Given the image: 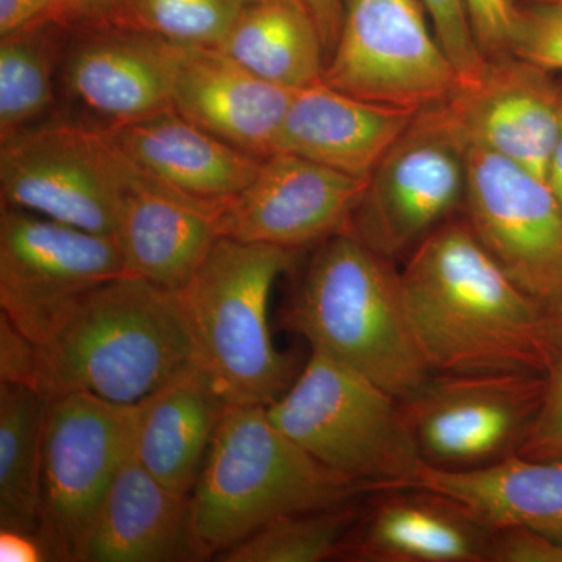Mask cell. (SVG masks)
<instances>
[{"label": "cell", "mask_w": 562, "mask_h": 562, "mask_svg": "<svg viewBox=\"0 0 562 562\" xmlns=\"http://www.w3.org/2000/svg\"><path fill=\"white\" fill-rule=\"evenodd\" d=\"M38 346L0 314V382L36 387Z\"/></svg>", "instance_id": "e575fe53"}, {"label": "cell", "mask_w": 562, "mask_h": 562, "mask_svg": "<svg viewBox=\"0 0 562 562\" xmlns=\"http://www.w3.org/2000/svg\"><path fill=\"white\" fill-rule=\"evenodd\" d=\"M135 405L87 392L49 398L38 538L49 561L80 562L114 476L133 449Z\"/></svg>", "instance_id": "9c48e42d"}, {"label": "cell", "mask_w": 562, "mask_h": 562, "mask_svg": "<svg viewBox=\"0 0 562 562\" xmlns=\"http://www.w3.org/2000/svg\"><path fill=\"white\" fill-rule=\"evenodd\" d=\"M543 392L546 373H431L401 409L425 465L472 471L519 453Z\"/></svg>", "instance_id": "30bf717a"}, {"label": "cell", "mask_w": 562, "mask_h": 562, "mask_svg": "<svg viewBox=\"0 0 562 562\" xmlns=\"http://www.w3.org/2000/svg\"><path fill=\"white\" fill-rule=\"evenodd\" d=\"M299 2L308 10L316 22L328 61L341 33L347 0H299Z\"/></svg>", "instance_id": "8d00e7d4"}, {"label": "cell", "mask_w": 562, "mask_h": 562, "mask_svg": "<svg viewBox=\"0 0 562 562\" xmlns=\"http://www.w3.org/2000/svg\"><path fill=\"white\" fill-rule=\"evenodd\" d=\"M102 132L147 176L206 201H227L241 192L262 162L173 109Z\"/></svg>", "instance_id": "603a6c76"}, {"label": "cell", "mask_w": 562, "mask_h": 562, "mask_svg": "<svg viewBox=\"0 0 562 562\" xmlns=\"http://www.w3.org/2000/svg\"><path fill=\"white\" fill-rule=\"evenodd\" d=\"M187 46L131 25L77 32L63 52L66 99L99 131L171 110Z\"/></svg>", "instance_id": "5bb4252c"}, {"label": "cell", "mask_w": 562, "mask_h": 562, "mask_svg": "<svg viewBox=\"0 0 562 562\" xmlns=\"http://www.w3.org/2000/svg\"><path fill=\"white\" fill-rule=\"evenodd\" d=\"M519 454L531 460L562 461V346H554L546 371V392Z\"/></svg>", "instance_id": "1f68e13d"}, {"label": "cell", "mask_w": 562, "mask_h": 562, "mask_svg": "<svg viewBox=\"0 0 562 562\" xmlns=\"http://www.w3.org/2000/svg\"><path fill=\"white\" fill-rule=\"evenodd\" d=\"M468 144L442 103L420 110L376 165L346 232L395 261L462 211Z\"/></svg>", "instance_id": "ba28073f"}, {"label": "cell", "mask_w": 562, "mask_h": 562, "mask_svg": "<svg viewBox=\"0 0 562 562\" xmlns=\"http://www.w3.org/2000/svg\"><path fill=\"white\" fill-rule=\"evenodd\" d=\"M228 403L192 360L135 403L133 452L169 490L190 497Z\"/></svg>", "instance_id": "44dd1931"}, {"label": "cell", "mask_w": 562, "mask_h": 562, "mask_svg": "<svg viewBox=\"0 0 562 562\" xmlns=\"http://www.w3.org/2000/svg\"><path fill=\"white\" fill-rule=\"evenodd\" d=\"M54 0H0V35L44 21Z\"/></svg>", "instance_id": "74e56055"}, {"label": "cell", "mask_w": 562, "mask_h": 562, "mask_svg": "<svg viewBox=\"0 0 562 562\" xmlns=\"http://www.w3.org/2000/svg\"><path fill=\"white\" fill-rule=\"evenodd\" d=\"M419 111L364 101L319 80L292 94L273 154L368 180Z\"/></svg>", "instance_id": "d6986e66"}, {"label": "cell", "mask_w": 562, "mask_h": 562, "mask_svg": "<svg viewBox=\"0 0 562 562\" xmlns=\"http://www.w3.org/2000/svg\"><path fill=\"white\" fill-rule=\"evenodd\" d=\"M268 414L314 460L368 483L372 492L403 482L424 465L401 401L321 351L312 350Z\"/></svg>", "instance_id": "8992f818"}, {"label": "cell", "mask_w": 562, "mask_h": 562, "mask_svg": "<svg viewBox=\"0 0 562 562\" xmlns=\"http://www.w3.org/2000/svg\"><path fill=\"white\" fill-rule=\"evenodd\" d=\"M243 10L236 0H127L121 25L180 46L220 49Z\"/></svg>", "instance_id": "f1b7e54d"}, {"label": "cell", "mask_w": 562, "mask_h": 562, "mask_svg": "<svg viewBox=\"0 0 562 562\" xmlns=\"http://www.w3.org/2000/svg\"><path fill=\"white\" fill-rule=\"evenodd\" d=\"M66 32L52 21L2 35L0 41V139L46 121L55 109V77Z\"/></svg>", "instance_id": "4316f807"}, {"label": "cell", "mask_w": 562, "mask_h": 562, "mask_svg": "<svg viewBox=\"0 0 562 562\" xmlns=\"http://www.w3.org/2000/svg\"><path fill=\"white\" fill-rule=\"evenodd\" d=\"M339 547L353 562H487L490 525L464 503L427 487L373 491Z\"/></svg>", "instance_id": "e0dca14e"}, {"label": "cell", "mask_w": 562, "mask_h": 562, "mask_svg": "<svg viewBox=\"0 0 562 562\" xmlns=\"http://www.w3.org/2000/svg\"><path fill=\"white\" fill-rule=\"evenodd\" d=\"M198 560L190 532V497L158 482L127 454L103 498L80 562Z\"/></svg>", "instance_id": "7402d4cb"}, {"label": "cell", "mask_w": 562, "mask_h": 562, "mask_svg": "<svg viewBox=\"0 0 562 562\" xmlns=\"http://www.w3.org/2000/svg\"><path fill=\"white\" fill-rule=\"evenodd\" d=\"M220 50L260 79L291 91L322 80L327 66L319 29L299 0L244 7Z\"/></svg>", "instance_id": "d4e9b609"}, {"label": "cell", "mask_w": 562, "mask_h": 562, "mask_svg": "<svg viewBox=\"0 0 562 562\" xmlns=\"http://www.w3.org/2000/svg\"><path fill=\"white\" fill-rule=\"evenodd\" d=\"M443 109L468 144L516 162L546 180L562 113V80L513 54L487 58L472 85Z\"/></svg>", "instance_id": "2e32d148"}, {"label": "cell", "mask_w": 562, "mask_h": 562, "mask_svg": "<svg viewBox=\"0 0 562 562\" xmlns=\"http://www.w3.org/2000/svg\"><path fill=\"white\" fill-rule=\"evenodd\" d=\"M124 273L116 236L2 206L0 310L36 346L85 294Z\"/></svg>", "instance_id": "7c38bea8"}, {"label": "cell", "mask_w": 562, "mask_h": 562, "mask_svg": "<svg viewBox=\"0 0 562 562\" xmlns=\"http://www.w3.org/2000/svg\"><path fill=\"white\" fill-rule=\"evenodd\" d=\"M402 486L450 495L492 530L527 527L562 543V461L531 460L516 453L472 471H443L424 464L390 487Z\"/></svg>", "instance_id": "cb8c5ba5"}, {"label": "cell", "mask_w": 562, "mask_h": 562, "mask_svg": "<svg viewBox=\"0 0 562 562\" xmlns=\"http://www.w3.org/2000/svg\"><path fill=\"white\" fill-rule=\"evenodd\" d=\"M473 33L487 58L509 54L517 0H465Z\"/></svg>", "instance_id": "836d02e7"}, {"label": "cell", "mask_w": 562, "mask_h": 562, "mask_svg": "<svg viewBox=\"0 0 562 562\" xmlns=\"http://www.w3.org/2000/svg\"><path fill=\"white\" fill-rule=\"evenodd\" d=\"M0 144L2 206L116 235L132 165L105 133L50 120Z\"/></svg>", "instance_id": "52a82bcc"}, {"label": "cell", "mask_w": 562, "mask_h": 562, "mask_svg": "<svg viewBox=\"0 0 562 562\" xmlns=\"http://www.w3.org/2000/svg\"><path fill=\"white\" fill-rule=\"evenodd\" d=\"M509 54L562 74V5L519 3Z\"/></svg>", "instance_id": "4dcf8cb0"}, {"label": "cell", "mask_w": 562, "mask_h": 562, "mask_svg": "<svg viewBox=\"0 0 562 562\" xmlns=\"http://www.w3.org/2000/svg\"><path fill=\"white\" fill-rule=\"evenodd\" d=\"M413 335L431 373H546V308L492 257L464 216L430 233L401 271Z\"/></svg>", "instance_id": "6da1fadb"}, {"label": "cell", "mask_w": 562, "mask_h": 562, "mask_svg": "<svg viewBox=\"0 0 562 562\" xmlns=\"http://www.w3.org/2000/svg\"><path fill=\"white\" fill-rule=\"evenodd\" d=\"M0 561L41 562L49 561L46 547L33 532L0 530Z\"/></svg>", "instance_id": "f35d334b"}, {"label": "cell", "mask_w": 562, "mask_h": 562, "mask_svg": "<svg viewBox=\"0 0 562 562\" xmlns=\"http://www.w3.org/2000/svg\"><path fill=\"white\" fill-rule=\"evenodd\" d=\"M368 180L277 151L222 206L220 235L301 250L347 231Z\"/></svg>", "instance_id": "9a60e30c"}, {"label": "cell", "mask_w": 562, "mask_h": 562, "mask_svg": "<svg viewBox=\"0 0 562 562\" xmlns=\"http://www.w3.org/2000/svg\"><path fill=\"white\" fill-rule=\"evenodd\" d=\"M546 316L554 344L562 346V299L546 310Z\"/></svg>", "instance_id": "60d3db41"}, {"label": "cell", "mask_w": 562, "mask_h": 562, "mask_svg": "<svg viewBox=\"0 0 562 562\" xmlns=\"http://www.w3.org/2000/svg\"><path fill=\"white\" fill-rule=\"evenodd\" d=\"M241 3L243 7L255 5V3L271 2V0H236Z\"/></svg>", "instance_id": "b9f144b4"}, {"label": "cell", "mask_w": 562, "mask_h": 562, "mask_svg": "<svg viewBox=\"0 0 562 562\" xmlns=\"http://www.w3.org/2000/svg\"><path fill=\"white\" fill-rule=\"evenodd\" d=\"M127 0H54L46 20L65 31L121 25Z\"/></svg>", "instance_id": "d590c367"}, {"label": "cell", "mask_w": 562, "mask_h": 562, "mask_svg": "<svg viewBox=\"0 0 562 562\" xmlns=\"http://www.w3.org/2000/svg\"><path fill=\"white\" fill-rule=\"evenodd\" d=\"M279 322L312 350L349 366L398 401L431 375L413 335L395 261L349 232L319 244Z\"/></svg>", "instance_id": "277c9868"}, {"label": "cell", "mask_w": 562, "mask_h": 562, "mask_svg": "<svg viewBox=\"0 0 562 562\" xmlns=\"http://www.w3.org/2000/svg\"><path fill=\"white\" fill-rule=\"evenodd\" d=\"M131 165L114 235L125 273L180 291L221 238L225 201L184 194Z\"/></svg>", "instance_id": "ac0fdd59"}, {"label": "cell", "mask_w": 562, "mask_h": 562, "mask_svg": "<svg viewBox=\"0 0 562 562\" xmlns=\"http://www.w3.org/2000/svg\"><path fill=\"white\" fill-rule=\"evenodd\" d=\"M442 49L452 61L460 87L475 83L486 69L484 55L469 16L465 0H420Z\"/></svg>", "instance_id": "f546056e"}, {"label": "cell", "mask_w": 562, "mask_h": 562, "mask_svg": "<svg viewBox=\"0 0 562 562\" xmlns=\"http://www.w3.org/2000/svg\"><path fill=\"white\" fill-rule=\"evenodd\" d=\"M487 562H562V543L527 527L494 528Z\"/></svg>", "instance_id": "d6a6232c"}, {"label": "cell", "mask_w": 562, "mask_h": 562, "mask_svg": "<svg viewBox=\"0 0 562 562\" xmlns=\"http://www.w3.org/2000/svg\"><path fill=\"white\" fill-rule=\"evenodd\" d=\"M462 216L503 269L543 308L562 299V205L541 177L468 147Z\"/></svg>", "instance_id": "4fadbf2b"}, {"label": "cell", "mask_w": 562, "mask_h": 562, "mask_svg": "<svg viewBox=\"0 0 562 562\" xmlns=\"http://www.w3.org/2000/svg\"><path fill=\"white\" fill-rule=\"evenodd\" d=\"M292 94L220 49L188 47L173 85L172 106L203 131L265 160L273 154Z\"/></svg>", "instance_id": "ffe728a7"}, {"label": "cell", "mask_w": 562, "mask_h": 562, "mask_svg": "<svg viewBox=\"0 0 562 562\" xmlns=\"http://www.w3.org/2000/svg\"><path fill=\"white\" fill-rule=\"evenodd\" d=\"M47 406L36 387L0 382V530L38 535Z\"/></svg>", "instance_id": "484cf974"}, {"label": "cell", "mask_w": 562, "mask_h": 562, "mask_svg": "<svg viewBox=\"0 0 562 562\" xmlns=\"http://www.w3.org/2000/svg\"><path fill=\"white\" fill-rule=\"evenodd\" d=\"M527 3H557V5H562V0H524Z\"/></svg>", "instance_id": "7bdbcfd3"}, {"label": "cell", "mask_w": 562, "mask_h": 562, "mask_svg": "<svg viewBox=\"0 0 562 562\" xmlns=\"http://www.w3.org/2000/svg\"><path fill=\"white\" fill-rule=\"evenodd\" d=\"M362 509L355 502L290 514L265 525L221 553L224 562H321L336 560Z\"/></svg>", "instance_id": "83f0119b"}, {"label": "cell", "mask_w": 562, "mask_h": 562, "mask_svg": "<svg viewBox=\"0 0 562 562\" xmlns=\"http://www.w3.org/2000/svg\"><path fill=\"white\" fill-rule=\"evenodd\" d=\"M372 494L368 483L314 460L277 427L266 406L225 409L190 495L195 557H213L290 514Z\"/></svg>", "instance_id": "3957f363"}, {"label": "cell", "mask_w": 562, "mask_h": 562, "mask_svg": "<svg viewBox=\"0 0 562 562\" xmlns=\"http://www.w3.org/2000/svg\"><path fill=\"white\" fill-rule=\"evenodd\" d=\"M420 0H347L322 80L355 98L424 110L449 101L460 77Z\"/></svg>", "instance_id": "8fae6325"}, {"label": "cell", "mask_w": 562, "mask_h": 562, "mask_svg": "<svg viewBox=\"0 0 562 562\" xmlns=\"http://www.w3.org/2000/svg\"><path fill=\"white\" fill-rule=\"evenodd\" d=\"M192 360L179 291L124 273L85 294L40 344L36 390L135 405Z\"/></svg>", "instance_id": "7a4b0ae2"}, {"label": "cell", "mask_w": 562, "mask_h": 562, "mask_svg": "<svg viewBox=\"0 0 562 562\" xmlns=\"http://www.w3.org/2000/svg\"><path fill=\"white\" fill-rule=\"evenodd\" d=\"M297 250L221 236L179 297L195 361L231 405H272L294 382V361L277 350L269 301Z\"/></svg>", "instance_id": "5b68a950"}, {"label": "cell", "mask_w": 562, "mask_h": 562, "mask_svg": "<svg viewBox=\"0 0 562 562\" xmlns=\"http://www.w3.org/2000/svg\"><path fill=\"white\" fill-rule=\"evenodd\" d=\"M546 181L562 205V113L560 133H558L557 143H554L549 168H547Z\"/></svg>", "instance_id": "ab89813d"}]
</instances>
